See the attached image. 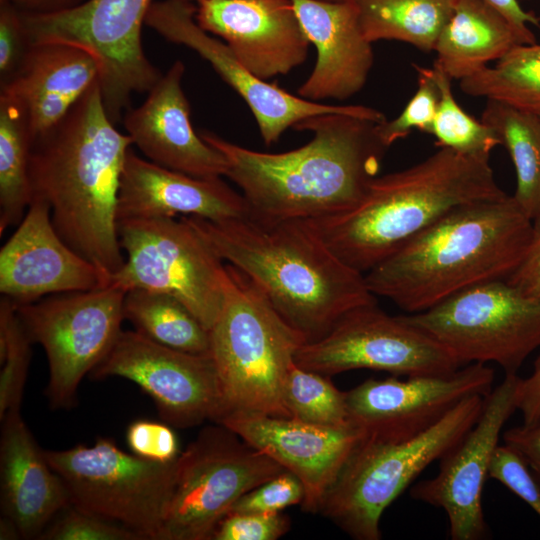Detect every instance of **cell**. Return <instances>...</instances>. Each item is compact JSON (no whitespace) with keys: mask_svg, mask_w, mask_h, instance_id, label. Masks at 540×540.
<instances>
[{"mask_svg":"<svg viewBox=\"0 0 540 540\" xmlns=\"http://www.w3.org/2000/svg\"><path fill=\"white\" fill-rule=\"evenodd\" d=\"M99 76L98 62L86 50L58 42L35 43L0 90L24 105L32 142L57 125Z\"/></svg>","mask_w":540,"mask_h":540,"instance_id":"d4e9b609","label":"cell"},{"mask_svg":"<svg viewBox=\"0 0 540 540\" xmlns=\"http://www.w3.org/2000/svg\"><path fill=\"white\" fill-rule=\"evenodd\" d=\"M488 477L507 487L540 516V482L523 457L504 443L495 448Z\"/></svg>","mask_w":540,"mask_h":540,"instance_id":"74e56055","label":"cell"},{"mask_svg":"<svg viewBox=\"0 0 540 540\" xmlns=\"http://www.w3.org/2000/svg\"><path fill=\"white\" fill-rule=\"evenodd\" d=\"M74 507L158 540L170 502L176 460L162 463L122 451L109 438L93 446L44 450Z\"/></svg>","mask_w":540,"mask_h":540,"instance_id":"30bf717a","label":"cell"},{"mask_svg":"<svg viewBox=\"0 0 540 540\" xmlns=\"http://www.w3.org/2000/svg\"><path fill=\"white\" fill-rule=\"evenodd\" d=\"M40 540H142L116 522L69 505L40 534Z\"/></svg>","mask_w":540,"mask_h":540,"instance_id":"d590c367","label":"cell"},{"mask_svg":"<svg viewBox=\"0 0 540 540\" xmlns=\"http://www.w3.org/2000/svg\"><path fill=\"white\" fill-rule=\"evenodd\" d=\"M505 280L527 296L540 297V217L533 220L532 239L523 260Z\"/></svg>","mask_w":540,"mask_h":540,"instance_id":"b9f144b4","label":"cell"},{"mask_svg":"<svg viewBox=\"0 0 540 540\" xmlns=\"http://www.w3.org/2000/svg\"><path fill=\"white\" fill-rule=\"evenodd\" d=\"M517 410L522 414L523 425L531 426L540 423V351L530 376L521 379Z\"/></svg>","mask_w":540,"mask_h":540,"instance_id":"f6af8a7d","label":"cell"},{"mask_svg":"<svg viewBox=\"0 0 540 540\" xmlns=\"http://www.w3.org/2000/svg\"><path fill=\"white\" fill-rule=\"evenodd\" d=\"M185 65L175 61L137 108L126 110L127 134L150 161L199 178L225 176L223 154L197 134L182 88Z\"/></svg>","mask_w":540,"mask_h":540,"instance_id":"44dd1931","label":"cell"},{"mask_svg":"<svg viewBox=\"0 0 540 540\" xmlns=\"http://www.w3.org/2000/svg\"><path fill=\"white\" fill-rule=\"evenodd\" d=\"M30 45L21 11L0 1V86L17 72Z\"/></svg>","mask_w":540,"mask_h":540,"instance_id":"ab89813d","label":"cell"},{"mask_svg":"<svg viewBox=\"0 0 540 540\" xmlns=\"http://www.w3.org/2000/svg\"><path fill=\"white\" fill-rule=\"evenodd\" d=\"M181 217L263 292L306 343L326 335L349 311L376 302L364 274L341 261L303 220L250 212L221 221Z\"/></svg>","mask_w":540,"mask_h":540,"instance_id":"3957f363","label":"cell"},{"mask_svg":"<svg viewBox=\"0 0 540 540\" xmlns=\"http://www.w3.org/2000/svg\"><path fill=\"white\" fill-rule=\"evenodd\" d=\"M304 497L305 489L302 482L293 473L284 470L244 493L229 512L279 513L289 506L301 505Z\"/></svg>","mask_w":540,"mask_h":540,"instance_id":"8d00e7d4","label":"cell"},{"mask_svg":"<svg viewBox=\"0 0 540 540\" xmlns=\"http://www.w3.org/2000/svg\"><path fill=\"white\" fill-rule=\"evenodd\" d=\"M283 398L290 417L324 427H345L349 420L346 392L326 376L293 362L287 372Z\"/></svg>","mask_w":540,"mask_h":540,"instance_id":"d6a6232c","label":"cell"},{"mask_svg":"<svg viewBox=\"0 0 540 540\" xmlns=\"http://www.w3.org/2000/svg\"><path fill=\"white\" fill-rule=\"evenodd\" d=\"M494 379V370L483 363L445 375L371 378L346 392L349 420L369 437L409 439L435 425L463 399L487 396Z\"/></svg>","mask_w":540,"mask_h":540,"instance_id":"e0dca14e","label":"cell"},{"mask_svg":"<svg viewBox=\"0 0 540 540\" xmlns=\"http://www.w3.org/2000/svg\"><path fill=\"white\" fill-rule=\"evenodd\" d=\"M14 5L23 13L51 14L71 9L85 0H0Z\"/></svg>","mask_w":540,"mask_h":540,"instance_id":"bcb514c9","label":"cell"},{"mask_svg":"<svg viewBox=\"0 0 540 540\" xmlns=\"http://www.w3.org/2000/svg\"><path fill=\"white\" fill-rule=\"evenodd\" d=\"M185 1H190V2L196 3V2H198L200 0H185Z\"/></svg>","mask_w":540,"mask_h":540,"instance_id":"681fc988","label":"cell"},{"mask_svg":"<svg viewBox=\"0 0 540 540\" xmlns=\"http://www.w3.org/2000/svg\"><path fill=\"white\" fill-rule=\"evenodd\" d=\"M19 538L22 539L16 524L10 518L3 515L0 519V539L15 540Z\"/></svg>","mask_w":540,"mask_h":540,"instance_id":"7dc6e473","label":"cell"},{"mask_svg":"<svg viewBox=\"0 0 540 540\" xmlns=\"http://www.w3.org/2000/svg\"><path fill=\"white\" fill-rule=\"evenodd\" d=\"M31 136L27 113L13 94L0 90V234L23 219L33 194L29 178Z\"/></svg>","mask_w":540,"mask_h":540,"instance_id":"f546056e","label":"cell"},{"mask_svg":"<svg viewBox=\"0 0 540 540\" xmlns=\"http://www.w3.org/2000/svg\"><path fill=\"white\" fill-rule=\"evenodd\" d=\"M439 89L436 115L429 129L439 148H448L461 155L488 159L491 151L501 140L497 132L482 120L467 114L452 94V79L439 67L433 65Z\"/></svg>","mask_w":540,"mask_h":540,"instance_id":"1f68e13d","label":"cell"},{"mask_svg":"<svg viewBox=\"0 0 540 540\" xmlns=\"http://www.w3.org/2000/svg\"><path fill=\"white\" fill-rule=\"evenodd\" d=\"M294 362L326 376L354 369L407 377L445 375L461 366L437 341L402 315H388L376 302L349 311L326 335L303 344Z\"/></svg>","mask_w":540,"mask_h":540,"instance_id":"4fadbf2b","label":"cell"},{"mask_svg":"<svg viewBox=\"0 0 540 540\" xmlns=\"http://www.w3.org/2000/svg\"><path fill=\"white\" fill-rule=\"evenodd\" d=\"M378 123L345 113L314 115L294 126L313 138L283 153L254 151L207 130L199 135L225 157V176L240 188L250 213L310 220L349 210L364 197L388 149Z\"/></svg>","mask_w":540,"mask_h":540,"instance_id":"6da1fadb","label":"cell"},{"mask_svg":"<svg viewBox=\"0 0 540 540\" xmlns=\"http://www.w3.org/2000/svg\"><path fill=\"white\" fill-rule=\"evenodd\" d=\"M317 58L298 95L312 102L345 100L365 85L374 54L363 35L356 2L291 0Z\"/></svg>","mask_w":540,"mask_h":540,"instance_id":"7402d4cb","label":"cell"},{"mask_svg":"<svg viewBox=\"0 0 540 540\" xmlns=\"http://www.w3.org/2000/svg\"><path fill=\"white\" fill-rule=\"evenodd\" d=\"M218 423L302 482L305 497L300 507L306 513H319L325 494L365 435L355 425L324 427L264 414H232Z\"/></svg>","mask_w":540,"mask_h":540,"instance_id":"ac0fdd59","label":"cell"},{"mask_svg":"<svg viewBox=\"0 0 540 540\" xmlns=\"http://www.w3.org/2000/svg\"><path fill=\"white\" fill-rule=\"evenodd\" d=\"M327 2H356L357 0H321Z\"/></svg>","mask_w":540,"mask_h":540,"instance_id":"c3c4849f","label":"cell"},{"mask_svg":"<svg viewBox=\"0 0 540 540\" xmlns=\"http://www.w3.org/2000/svg\"><path fill=\"white\" fill-rule=\"evenodd\" d=\"M196 3L185 0L154 1L145 25L170 42L184 45L208 61L219 76L246 102L269 146L300 121L324 113H345L382 122L384 114L360 105H330L295 96L251 73L230 48L203 30L195 20Z\"/></svg>","mask_w":540,"mask_h":540,"instance_id":"9a60e30c","label":"cell"},{"mask_svg":"<svg viewBox=\"0 0 540 540\" xmlns=\"http://www.w3.org/2000/svg\"><path fill=\"white\" fill-rule=\"evenodd\" d=\"M226 267L223 308L209 331L222 399L216 423L232 414L290 417L284 381L306 339L246 275L230 264Z\"/></svg>","mask_w":540,"mask_h":540,"instance_id":"8992f818","label":"cell"},{"mask_svg":"<svg viewBox=\"0 0 540 540\" xmlns=\"http://www.w3.org/2000/svg\"><path fill=\"white\" fill-rule=\"evenodd\" d=\"M167 423L150 420L132 422L126 441L132 453L148 460L168 463L179 456L177 436Z\"/></svg>","mask_w":540,"mask_h":540,"instance_id":"60d3db41","label":"cell"},{"mask_svg":"<svg viewBox=\"0 0 540 540\" xmlns=\"http://www.w3.org/2000/svg\"><path fill=\"white\" fill-rule=\"evenodd\" d=\"M417 71L418 88L402 112L390 121L377 124V132L382 143L389 148L394 142L406 137L417 129L428 133L436 115L439 89L433 68L414 64Z\"/></svg>","mask_w":540,"mask_h":540,"instance_id":"e575fe53","label":"cell"},{"mask_svg":"<svg viewBox=\"0 0 540 540\" xmlns=\"http://www.w3.org/2000/svg\"><path fill=\"white\" fill-rule=\"evenodd\" d=\"M402 317L461 366L494 362L505 374L517 373L540 348V297L523 294L505 279L475 285Z\"/></svg>","mask_w":540,"mask_h":540,"instance_id":"9c48e42d","label":"cell"},{"mask_svg":"<svg viewBox=\"0 0 540 540\" xmlns=\"http://www.w3.org/2000/svg\"><path fill=\"white\" fill-rule=\"evenodd\" d=\"M125 293L108 285L16 303L29 338L46 352L49 364L46 395L52 408L73 407L83 377L112 349L122 331Z\"/></svg>","mask_w":540,"mask_h":540,"instance_id":"7c38bea8","label":"cell"},{"mask_svg":"<svg viewBox=\"0 0 540 540\" xmlns=\"http://www.w3.org/2000/svg\"><path fill=\"white\" fill-rule=\"evenodd\" d=\"M117 230L127 259L109 285L171 294L210 331L223 308L228 271L209 243L182 217L122 219Z\"/></svg>","mask_w":540,"mask_h":540,"instance_id":"ba28073f","label":"cell"},{"mask_svg":"<svg viewBox=\"0 0 540 540\" xmlns=\"http://www.w3.org/2000/svg\"><path fill=\"white\" fill-rule=\"evenodd\" d=\"M109 284V276L60 237L50 205L34 197L0 251L3 296L22 304L48 294L89 291Z\"/></svg>","mask_w":540,"mask_h":540,"instance_id":"d6986e66","label":"cell"},{"mask_svg":"<svg viewBox=\"0 0 540 540\" xmlns=\"http://www.w3.org/2000/svg\"><path fill=\"white\" fill-rule=\"evenodd\" d=\"M540 116V114H538Z\"/></svg>","mask_w":540,"mask_h":540,"instance_id":"f907efd6","label":"cell"},{"mask_svg":"<svg viewBox=\"0 0 540 540\" xmlns=\"http://www.w3.org/2000/svg\"><path fill=\"white\" fill-rule=\"evenodd\" d=\"M467 95L540 114V44H518L495 65L460 80Z\"/></svg>","mask_w":540,"mask_h":540,"instance_id":"4dcf8cb0","label":"cell"},{"mask_svg":"<svg viewBox=\"0 0 540 540\" xmlns=\"http://www.w3.org/2000/svg\"><path fill=\"white\" fill-rule=\"evenodd\" d=\"M248 205L221 177L199 178L160 166L127 151L117 202V221L198 216L213 221L242 217Z\"/></svg>","mask_w":540,"mask_h":540,"instance_id":"603a6c76","label":"cell"},{"mask_svg":"<svg viewBox=\"0 0 540 540\" xmlns=\"http://www.w3.org/2000/svg\"><path fill=\"white\" fill-rule=\"evenodd\" d=\"M521 379L517 373L505 374L503 381L485 397L472 428L440 459L438 473L410 490L413 499L445 512L453 540H479L487 536L483 487L503 426L517 410Z\"/></svg>","mask_w":540,"mask_h":540,"instance_id":"2e32d148","label":"cell"},{"mask_svg":"<svg viewBox=\"0 0 540 540\" xmlns=\"http://www.w3.org/2000/svg\"><path fill=\"white\" fill-rule=\"evenodd\" d=\"M132 144L131 137L120 133L108 117L99 81L57 125L31 142L33 198L50 205L60 237L109 278L125 262L117 202Z\"/></svg>","mask_w":540,"mask_h":540,"instance_id":"7a4b0ae2","label":"cell"},{"mask_svg":"<svg viewBox=\"0 0 540 540\" xmlns=\"http://www.w3.org/2000/svg\"><path fill=\"white\" fill-rule=\"evenodd\" d=\"M498 12H500L510 23L516 33L520 44L536 43V36L529 25H540V20L532 13L526 12L518 0H483Z\"/></svg>","mask_w":540,"mask_h":540,"instance_id":"ee69618b","label":"cell"},{"mask_svg":"<svg viewBox=\"0 0 540 540\" xmlns=\"http://www.w3.org/2000/svg\"><path fill=\"white\" fill-rule=\"evenodd\" d=\"M284 470L224 425L206 426L177 457L158 540H211L238 498Z\"/></svg>","mask_w":540,"mask_h":540,"instance_id":"8fae6325","label":"cell"},{"mask_svg":"<svg viewBox=\"0 0 540 540\" xmlns=\"http://www.w3.org/2000/svg\"><path fill=\"white\" fill-rule=\"evenodd\" d=\"M124 319L135 330L167 347L200 355H210L209 331L175 296L148 289L126 291Z\"/></svg>","mask_w":540,"mask_h":540,"instance_id":"f1b7e54d","label":"cell"},{"mask_svg":"<svg viewBox=\"0 0 540 540\" xmlns=\"http://www.w3.org/2000/svg\"><path fill=\"white\" fill-rule=\"evenodd\" d=\"M95 379L122 377L154 401L160 417L177 428L215 423L222 413L219 380L211 355L176 350L135 331H121Z\"/></svg>","mask_w":540,"mask_h":540,"instance_id":"5bb4252c","label":"cell"},{"mask_svg":"<svg viewBox=\"0 0 540 540\" xmlns=\"http://www.w3.org/2000/svg\"><path fill=\"white\" fill-rule=\"evenodd\" d=\"M481 120L500 137L514 164L513 198L531 219L540 217V116L487 99Z\"/></svg>","mask_w":540,"mask_h":540,"instance_id":"83f0119b","label":"cell"},{"mask_svg":"<svg viewBox=\"0 0 540 540\" xmlns=\"http://www.w3.org/2000/svg\"><path fill=\"white\" fill-rule=\"evenodd\" d=\"M1 423L2 514L16 524L22 539H38L71 504L69 493L24 422L21 407L8 410Z\"/></svg>","mask_w":540,"mask_h":540,"instance_id":"cb8c5ba5","label":"cell"},{"mask_svg":"<svg viewBox=\"0 0 540 540\" xmlns=\"http://www.w3.org/2000/svg\"><path fill=\"white\" fill-rule=\"evenodd\" d=\"M533 220L513 196L458 207L364 274L375 296L409 313L506 279L523 260Z\"/></svg>","mask_w":540,"mask_h":540,"instance_id":"277c9868","label":"cell"},{"mask_svg":"<svg viewBox=\"0 0 540 540\" xmlns=\"http://www.w3.org/2000/svg\"><path fill=\"white\" fill-rule=\"evenodd\" d=\"M519 39L507 19L483 0H457L441 30L434 65L459 81L498 61Z\"/></svg>","mask_w":540,"mask_h":540,"instance_id":"484cf974","label":"cell"},{"mask_svg":"<svg viewBox=\"0 0 540 540\" xmlns=\"http://www.w3.org/2000/svg\"><path fill=\"white\" fill-rule=\"evenodd\" d=\"M457 0H357L364 37L371 43L397 40L434 51Z\"/></svg>","mask_w":540,"mask_h":540,"instance_id":"4316f807","label":"cell"},{"mask_svg":"<svg viewBox=\"0 0 540 540\" xmlns=\"http://www.w3.org/2000/svg\"><path fill=\"white\" fill-rule=\"evenodd\" d=\"M33 342L17 313V304L4 296L0 302V419L21 407Z\"/></svg>","mask_w":540,"mask_h":540,"instance_id":"836d02e7","label":"cell"},{"mask_svg":"<svg viewBox=\"0 0 540 540\" xmlns=\"http://www.w3.org/2000/svg\"><path fill=\"white\" fill-rule=\"evenodd\" d=\"M503 440L523 457L540 482V423L508 429Z\"/></svg>","mask_w":540,"mask_h":540,"instance_id":"7bdbcfd3","label":"cell"},{"mask_svg":"<svg viewBox=\"0 0 540 540\" xmlns=\"http://www.w3.org/2000/svg\"><path fill=\"white\" fill-rule=\"evenodd\" d=\"M288 516L279 513H227L211 540H277L290 529Z\"/></svg>","mask_w":540,"mask_h":540,"instance_id":"f35d334b","label":"cell"},{"mask_svg":"<svg viewBox=\"0 0 540 540\" xmlns=\"http://www.w3.org/2000/svg\"><path fill=\"white\" fill-rule=\"evenodd\" d=\"M195 20L264 81L288 74L307 58L310 42L291 0H200Z\"/></svg>","mask_w":540,"mask_h":540,"instance_id":"ffe728a7","label":"cell"},{"mask_svg":"<svg viewBox=\"0 0 540 540\" xmlns=\"http://www.w3.org/2000/svg\"><path fill=\"white\" fill-rule=\"evenodd\" d=\"M485 397L463 399L435 425L409 439L364 435L325 494L319 513L356 540H379L386 508L472 428Z\"/></svg>","mask_w":540,"mask_h":540,"instance_id":"52a82bcc","label":"cell"},{"mask_svg":"<svg viewBox=\"0 0 540 540\" xmlns=\"http://www.w3.org/2000/svg\"><path fill=\"white\" fill-rule=\"evenodd\" d=\"M506 196L488 159L440 148L375 177L351 209L303 221L341 261L365 274L452 210Z\"/></svg>","mask_w":540,"mask_h":540,"instance_id":"5b68a950","label":"cell"}]
</instances>
